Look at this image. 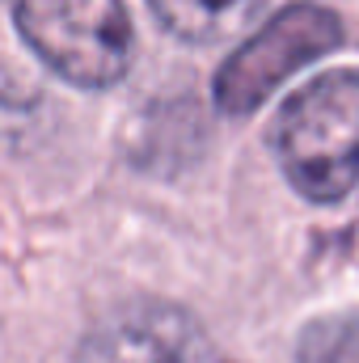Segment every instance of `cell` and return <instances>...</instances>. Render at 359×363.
Wrapping results in <instances>:
<instances>
[{"mask_svg":"<svg viewBox=\"0 0 359 363\" xmlns=\"http://www.w3.org/2000/svg\"><path fill=\"white\" fill-rule=\"evenodd\" d=\"M270 148L304 199H343L359 182V72H321L292 93L270 123Z\"/></svg>","mask_w":359,"mask_h":363,"instance_id":"6da1fadb","label":"cell"},{"mask_svg":"<svg viewBox=\"0 0 359 363\" xmlns=\"http://www.w3.org/2000/svg\"><path fill=\"white\" fill-rule=\"evenodd\" d=\"M30 51L81 89L114 85L131 64V17L123 0H13Z\"/></svg>","mask_w":359,"mask_h":363,"instance_id":"7a4b0ae2","label":"cell"},{"mask_svg":"<svg viewBox=\"0 0 359 363\" xmlns=\"http://www.w3.org/2000/svg\"><path fill=\"white\" fill-rule=\"evenodd\" d=\"M343 43V21L321 4H287L245 38L216 72V106L224 114H250L279 89L300 64L321 60Z\"/></svg>","mask_w":359,"mask_h":363,"instance_id":"3957f363","label":"cell"},{"mask_svg":"<svg viewBox=\"0 0 359 363\" xmlns=\"http://www.w3.org/2000/svg\"><path fill=\"white\" fill-rule=\"evenodd\" d=\"M81 363H216V355L207 334L182 308L140 300L93 330Z\"/></svg>","mask_w":359,"mask_h":363,"instance_id":"277c9868","label":"cell"},{"mask_svg":"<svg viewBox=\"0 0 359 363\" xmlns=\"http://www.w3.org/2000/svg\"><path fill=\"white\" fill-rule=\"evenodd\" d=\"M263 4L267 0H148L157 21L194 47H211L241 34Z\"/></svg>","mask_w":359,"mask_h":363,"instance_id":"5b68a950","label":"cell"},{"mask_svg":"<svg viewBox=\"0 0 359 363\" xmlns=\"http://www.w3.org/2000/svg\"><path fill=\"white\" fill-rule=\"evenodd\" d=\"M300 363H359V313H334L300 334Z\"/></svg>","mask_w":359,"mask_h":363,"instance_id":"8992f818","label":"cell"}]
</instances>
